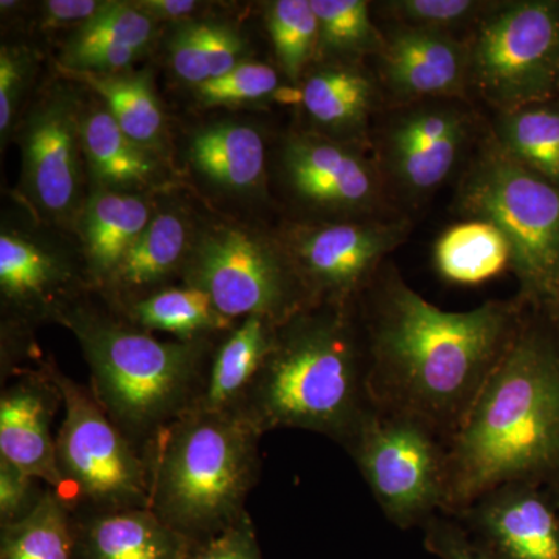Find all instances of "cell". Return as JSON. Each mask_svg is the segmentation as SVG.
Wrapping results in <instances>:
<instances>
[{"instance_id": "cell-1", "label": "cell", "mask_w": 559, "mask_h": 559, "mask_svg": "<svg viewBox=\"0 0 559 559\" xmlns=\"http://www.w3.org/2000/svg\"><path fill=\"white\" fill-rule=\"evenodd\" d=\"M367 289L371 399L380 409L419 419L448 444L510 347L524 305L489 300L443 311L395 270L378 274Z\"/></svg>"}, {"instance_id": "cell-2", "label": "cell", "mask_w": 559, "mask_h": 559, "mask_svg": "<svg viewBox=\"0 0 559 559\" xmlns=\"http://www.w3.org/2000/svg\"><path fill=\"white\" fill-rule=\"evenodd\" d=\"M559 480V337L525 308L506 355L447 444L441 513L455 516L492 489Z\"/></svg>"}, {"instance_id": "cell-3", "label": "cell", "mask_w": 559, "mask_h": 559, "mask_svg": "<svg viewBox=\"0 0 559 559\" xmlns=\"http://www.w3.org/2000/svg\"><path fill=\"white\" fill-rule=\"evenodd\" d=\"M353 305H311L278 325L270 355L234 414L261 436L304 429L344 448L377 407L366 336Z\"/></svg>"}, {"instance_id": "cell-4", "label": "cell", "mask_w": 559, "mask_h": 559, "mask_svg": "<svg viewBox=\"0 0 559 559\" xmlns=\"http://www.w3.org/2000/svg\"><path fill=\"white\" fill-rule=\"evenodd\" d=\"M58 322L79 340L95 399L143 457L162 430L198 406L218 336L159 341L114 308L84 299Z\"/></svg>"}, {"instance_id": "cell-5", "label": "cell", "mask_w": 559, "mask_h": 559, "mask_svg": "<svg viewBox=\"0 0 559 559\" xmlns=\"http://www.w3.org/2000/svg\"><path fill=\"white\" fill-rule=\"evenodd\" d=\"M261 433L234 412L191 409L146 454L150 509L191 543L240 521L260 476Z\"/></svg>"}, {"instance_id": "cell-6", "label": "cell", "mask_w": 559, "mask_h": 559, "mask_svg": "<svg viewBox=\"0 0 559 559\" xmlns=\"http://www.w3.org/2000/svg\"><path fill=\"white\" fill-rule=\"evenodd\" d=\"M457 209L488 221L510 246L518 301L550 312L559 300V190L488 138L460 182Z\"/></svg>"}, {"instance_id": "cell-7", "label": "cell", "mask_w": 559, "mask_h": 559, "mask_svg": "<svg viewBox=\"0 0 559 559\" xmlns=\"http://www.w3.org/2000/svg\"><path fill=\"white\" fill-rule=\"evenodd\" d=\"M180 278L231 320L260 316L282 325L314 305L285 245L231 224L210 226L191 241Z\"/></svg>"}, {"instance_id": "cell-8", "label": "cell", "mask_w": 559, "mask_h": 559, "mask_svg": "<svg viewBox=\"0 0 559 559\" xmlns=\"http://www.w3.org/2000/svg\"><path fill=\"white\" fill-rule=\"evenodd\" d=\"M62 396L64 417L57 436L62 487L57 492L75 511L150 507L146 459L114 425L91 388L47 362Z\"/></svg>"}, {"instance_id": "cell-9", "label": "cell", "mask_w": 559, "mask_h": 559, "mask_svg": "<svg viewBox=\"0 0 559 559\" xmlns=\"http://www.w3.org/2000/svg\"><path fill=\"white\" fill-rule=\"evenodd\" d=\"M468 81L500 112L559 97V0L495 3L468 46Z\"/></svg>"}, {"instance_id": "cell-10", "label": "cell", "mask_w": 559, "mask_h": 559, "mask_svg": "<svg viewBox=\"0 0 559 559\" xmlns=\"http://www.w3.org/2000/svg\"><path fill=\"white\" fill-rule=\"evenodd\" d=\"M344 448L396 527H425L443 510L447 441L425 423L374 407Z\"/></svg>"}, {"instance_id": "cell-11", "label": "cell", "mask_w": 559, "mask_h": 559, "mask_svg": "<svg viewBox=\"0 0 559 559\" xmlns=\"http://www.w3.org/2000/svg\"><path fill=\"white\" fill-rule=\"evenodd\" d=\"M406 235V223L318 224L297 227L285 246L314 305H349Z\"/></svg>"}, {"instance_id": "cell-12", "label": "cell", "mask_w": 559, "mask_h": 559, "mask_svg": "<svg viewBox=\"0 0 559 559\" xmlns=\"http://www.w3.org/2000/svg\"><path fill=\"white\" fill-rule=\"evenodd\" d=\"M469 132V114L455 103L406 110L385 135L389 171L411 197H425L450 178Z\"/></svg>"}, {"instance_id": "cell-13", "label": "cell", "mask_w": 559, "mask_h": 559, "mask_svg": "<svg viewBox=\"0 0 559 559\" xmlns=\"http://www.w3.org/2000/svg\"><path fill=\"white\" fill-rule=\"evenodd\" d=\"M24 187L44 215L62 218L80 193L81 120L69 95L55 94L32 114L25 128Z\"/></svg>"}, {"instance_id": "cell-14", "label": "cell", "mask_w": 559, "mask_h": 559, "mask_svg": "<svg viewBox=\"0 0 559 559\" xmlns=\"http://www.w3.org/2000/svg\"><path fill=\"white\" fill-rule=\"evenodd\" d=\"M455 520L502 559H559V511L546 488L503 485Z\"/></svg>"}, {"instance_id": "cell-15", "label": "cell", "mask_w": 559, "mask_h": 559, "mask_svg": "<svg viewBox=\"0 0 559 559\" xmlns=\"http://www.w3.org/2000/svg\"><path fill=\"white\" fill-rule=\"evenodd\" d=\"M283 167L294 191L318 207L366 213L381 200L373 165L358 151L329 138L294 135L283 151Z\"/></svg>"}, {"instance_id": "cell-16", "label": "cell", "mask_w": 559, "mask_h": 559, "mask_svg": "<svg viewBox=\"0 0 559 559\" xmlns=\"http://www.w3.org/2000/svg\"><path fill=\"white\" fill-rule=\"evenodd\" d=\"M62 396L47 362L38 370L17 371L0 395V459L60 492L57 439L51 423Z\"/></svg>"}, {"instance_id": "cell-17", "label": "cell", "mask_w": 559, "mask_h": 559, "mask_svg": "<svg viewBox=\"0 0 559 559\" xmlns=\"http://www.w3.org/2000/svg\"><path fill=\"white\" fill-rule=\"evenodd\" d=\"M382 80L401 100L460 97L468 81V47L447 33L399 28L380 51Z\"/></svg>"}, {"instance_id": "cell-18", "label": "cell", "mask_w": 559, "mask_h": 559, "mask_svg": "<svg viewBox=\"0 0 559 559\" xmlns=\"http://www.w3.org/2000/svg\"><path fill=\"white\" fill-rule=\"evenodd\" d=\"M0 293L3 305L28 322H58L81 299L72 267L57 252L7 230L0 235Z\"/></svg>"}, {"instance_id": "cell-19", "label": "cell", "mask_w": 559, "mask_h": 559, "mask_svg": "<svg viewBox=\"0 0 559 559\" xmlns=\"http://www.w3.org/2000/svg\"><path fill=\"white\" fill-rule=\"evenodd\" d=\"M73 524L75 559H186L191 546L150 507L75 511Z\"/></svg>"}, {"instance_id": "cell-20", "label": "cell", "mask_w": 559, "mask_h": 559, "mask_svg": "<svg viewBox=\"0 0 559 559\" xmlns=\"http://www.w3.org/2000/svg\"><path fill=\"white\" fill-rule=\"evenodd\" d=\"M190 246L189 226L183 216L176 212L153 216L98 293L109 307L120 308L170 286L168 280L182 274Z\"/></svg>"}, {"instance_id": "cell-21", "label": "cell", "mask_w": 559, "mask_h": 559, "mask_svg": "<svg viewBox=\"0 0 559 559\" xmlns=\"http://www.w3.org/2000/svg\"><path fill=\"white\" fill-rule=\"evenodd\" d=\"M278 323L249 316L219 334L213 344L197 409L235 412L274 345Z\"/></svg>"}, {"instance_id": "cell-22", "label": "cell", "mask_w": 559, "mask_h": 559, "mask_svg": "<svg viewBox=\"0 0 559 559\" xmlns=\"http://www.w3.org/2000/svg\"><path fill=\"white\" fill-rule=\"evenodd\" d=\"M153 219L148 202L134 194L100 191L86 204L83 215L86 283L100 290Z\"/></svg>"}, {"instance_id": "cell-23", "label": "cell", "mask_w": 559, "mask_h": 559, "mask_svg": "<svg viewBox=\"0 0 559 559\" xmlns=\"http://www.w3.org/2000/svg\"><path fill=\"white\" fill-rule=\"evenodd\" d=\"M264 157L263 139L249 124H212L190 142V159L197 170L227 190H255L263 182Z\"/></svg>"}, {"instance_id": "cell-24", "label": "cell", "mask_w": 559, "mask_h": 559, "mask_svg": "<svg viewBox=\"0 0 559 559\" xmlns=\"http://www.w3.org/2000/svg\"><path fill=\"white\" fill-rule=\"evenodd\" d=\"M114 310L139 329L165 331L180 341L212 340L237 322L221 314L207 294L187 285L165 286Z\"/></svg>"}, {"instance_id": "cell-25", "label": "cell", "mask_w": 559, "mask_h": 559, "mask_svg": "<svg viewBox=\"0 0 559 559\" xmlns=\"http://www.w3.org/2000/svg\"><path fill=\"white\" fill-rule=\"evenodd\" d=\"M300 102L312 120L331 131L358 134L374 102L373 80L353 64H331L305 81Z\"/></svg>"}, {"instance_id": "cell-26", "label": "cell", "mask_w": 559, "mask_h": 559, "mask_svg": "<svg viewBox=\"0 0 559 559\" xmlns=\"http://www.w3.org/2000/svg\"><path fill=\"white\" fill-rule=\"evenodd\" d=\"M433 263L447 282L480 285L510 270V246L488 221H463L441 234L433 248Z\"/></svg>"}, {"instance_id": "cell-27", "label": "cell", "mask_w": 559, "mask_h": 559, "mask_svg": "<svg viewBox=\"0 0 559 559\" xmlns=\"http://www.w3.org/2000/svg\"><path fill=\"white\" fill-rule=\"evenodd\" d=\"M492 138L518 164L559 190V97L500 112Z\"/></svg>"}, {"instance_id": "cell-28", "label": "cell", "mask_w": 559, "mask_h": 559, "mask_svg": "<svg viewBox=\"0 0 559 559\" xmlns=\"http://www.w3.org/2000/svg\"><path fill=\"white\" fill-rule=\"evenodd\" d=\"M69 72L100 95L106 109L128 138L150 153L160 148L164 116L146 73Z\"/></svg>"}, {"instance_id": "cell-29", "label": "cell", "mask_w": 559, "mask_h": 559, "mask_svg": "<svg viewBox=\"0 0 559 559\" xmlns=\"http://www.w3.org/2000/svg\"><path fill=\"white\" fill-rule=\"evenodd\" d=\"M81 143L92 173L105 186H143L157 170L150 151L128 138L108 109L95 110L81 121Z\"/></svg>"}, {"instance_id": "cell-30", "label": "cell", "mask_w": 559, "mask_h": 559, "mask_svg": "<svg viewBox=\"0 0 559 559\" xmlns=\"http://www.w3.org/2000/svg\"><path fill=\"white\" fill-rule=\"evenodd\" d=\"M0 559H75L72 510L47 487L28 516L0 527Z\"/></svg>"}, {"instance_id": "cell-31", "label": "cell", "mask_w": 559, "mask_h": 559, "mask_svg": "<svg viewBox=\"0 0 559 559\" xmlns=\"http://www.w3.org/2000/svg\"><path fill=\"white\" fill-rule=\"evenodd\" d=\"M266 22L278 64L288 79L299 80L320 44L311 0H277L267 9Z\"/></svg>"}, {"instance_id": "cell-32", "label": "cell", "mask_w": 559, "mask_h": 559, "mask_svg": "<svg viewBox=\"0 0 559 559\" xmlns=\"http://www.w3.org/2000/svg\"><path fill=\"white\" fill-rule=\"evenodd\" d=\"M320 44L342 55L380 53L385 36L370 20L366 0H311Z\"/></svg>"}, {"instance_id": "cell-33", "label": "cell", "mask_w": 559, "mask_h": 559, "mask_svg": "<svg viewBox=\"0 0 559 559\" xmlns=\"http://www.w3.org/2000/svg\"><path fill=\"white\" fill-rule=\"evenodd\" d=\"M154 22L134 3L105 2L70 40L68 50L94 46L128 47L142 53L153 38Z\"/></svg>"}, {"instance_id": "cell-34", "label": "cell", "mask_w": 559, "mask_h": 559, "mask_svg": "<svg viewBox=\"0 0 559 559\" xmlns=\"http://www.w3.org/2000/svg\"><path fill=\"white\" fill-rule=\"evenodd\" d=\"M492 7L495 3L479 0H395L384 3V9L392 13L401 25L447 35L473 22L479 24Z\"/></svg>"}, {"instance_id": "cell-35", "label": "cell", "mask_w": 559, "mask_h": 559, "mask_svg": "<svg viewBox=\"0 0 559 559\" xmlns=\"http://www.w3.org/2000/svg\"><path fill=\"white\" fill-rule=\"evenodd\" d=\"M280 92L278 75L271 66L248 61L197 86L198 98L204 105H237L272 97Z\"/></svg>"}, {"instance_id": "cell-36", "label": "cell", "mask_w": 559, "mask_h": 559, "mask_svg": "<svg viewBox=\"0 0 559 559\" xmlns=\"http://www.w3.org/2000/svg\"><path fill=\"white\" fill-rule=\"evenodd\" d=\"M426 550L440 559H502L463 527L455 518L439 513L426 522Z\"/></svg>"}, {"instance_id": "cell-37", "label": "cell", "mask_w": 559, "mask_h": 559, "mask_svg": "<svg viewBox=\"0 0 559 559\" xmlns=\"http://www.w3.org/2000/svg\"><path fill=\"white\" fill-rule=\"evenodd\" d=\"M39 481L0 459V527L24 520L36 509L47 489H40Z\"/></svg>"}, {"instance_id": "cell-38", "label": "cell", "mask_w": 559, "mask_h": 559, "mask_svg": "<svg viewBox=\"0 0 559 559\" xmlns=\"http://www.w3.org/2000/svg\"><path fill=\"white\" fill-rule=\"evenodd\" d=\"M186 559H263L249 513L218 535L191 543Z\"/></svg>"}, {"instance_id": "cell-39", "label": "cell", "mask_w": 559, "mask_h": 559, "mask_svg": "<svg viewBox=\"0 0 559 559\" xmlns=\"http://www.w3.org/2000/svg\"><path fill=\"white\" fill-rule=\"evenodd\" d=\"M205 22H190L175 33L170 43L171 68L176 75L193 86L209 81L205 58Z\"/></svg>"}, {"instance_id": "cell-40", "label": "cell", "mask_w": 559, "mask_h": 559, "mask_svg": "<svg viewBox=\"0 0 559 559\" xmlns=\"http://www.w3.org/2000/svg\"><path fill=\"white\" fill-rule=\"evenodd\" d=\"M31 55L20 47L3 46L0 50V132L10 131L17 105L27 86Z\"/></svg>"}, {"instance_id": "cell-41", "label": "cell", "mask_w": 559, "mask_h": 559, "mask_svg": "<svg viewBox=\"0 0 559 559\" xmlns=\"http://www.w3.org/2000/svg\"><path fill=\"white\" fill-rule=\"evenodd\" d=\"M205 58H207L209 80L218 79L224 73L240 66L246 44L230 25L205 22Z\"/></svg>"}, {"instance_id": "cell-42", "label": "cell", "mask_w": 559, "mask_h": 559, "mask_svg": "<svg viewBox=\"0 0 559 559\" xmlns=\"http://www.w3.org/2000/svg\"><path fill=\"white\" fill-rule=\"evenodd\" d=\"M105 5L98 0H50L43 5L44 24L49 27H66L87 24Z\"/></svg>"}, {"instance_id": "cell-43", "label": "cell", "mask_w": 559, "mask_h": 559, "mask_svg": "<svg viewBox=\"0 0 559 559\" xmlns=\"http://www.w3.org/2000/svg\"><path fill=\"white\" fill-rule=\"evenodd\" d=\"M134 5L153 22L183 20L198 9L191 0H140Z\"/></svg>"}, {"instance_id": "cell-44", "label": "cell", "mask_w": 559, "mask_h": 559, "mask_svg": "<svg viewBox=\"0 0 559 559\" xmlns=\"http://www.w3.org/2000/svg\"><path fill=\"white\" fill-rule=\"evenodd\" d=\"M547 492H549V496L551 500H554L555 507H557L559 511V480L557 484L551 485V487L546 488Z\"/></svg>"}, {"instance_id": "cell-45", "label": "cell", "mask_w": 559, "mask_h": 559, "mask_svg": "<svg viewBox=\"0 0 559 559\" xmlns=\"http://www.w3.org/2000/svg\"><path fill=\"white\" fill-rule=\"evenodd\" d=\"M547 314H549L551 320H554L555 330H557V334L559 337V300L558 304L555 305L554 310L547 312Z\"/></svg>"}]
</instances>
